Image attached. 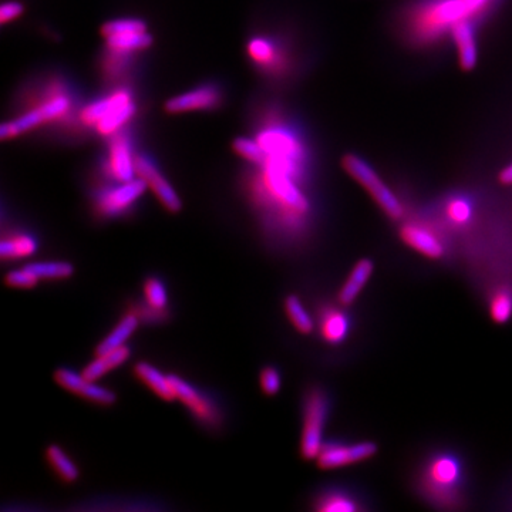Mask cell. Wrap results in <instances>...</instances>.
Masks as SVG:
<instances>
[{
  "instance_id": "obj_1",
  "label": "cell",
  "mask_w": 512,
  "mask_h": 512,
  "mask_svg": "<svg viewBox=\"0 0 512 512\" xmlns=\"http://www.w3.org/2000/svg\"><path fill=\"white\" fill-rule=\"evenodd\" d=\"M477 18L468 0H429L410 19V33L419 42L429 43L451 32L457 23Z\"/></svg>"
},
{
  "instance_id": "obj_2",
  "label": "cell",
  "mask_w": 512,
  "mask_h": 512,
  "mask_svg": "<svg viewBox=\"0 0 512 512\" xmlns=\"http://www.w3.org/2000/svg\"><path fill=\"white\" fill-rule=\"evenodd\" d=\"M70 110H72V99H70L69 94L63 92L62 86H57V89L55 87L53 92L47 94L42 104L33 107V109L26 111L25 114L16 117V119L8 121V123H3L2 128H0V136H2V140H12V138L35 130L36 127L42 126V124L63 119L70 113Z\"/></svg>"
},
{
  "instance_id": "obj_3",
  "label": "cell",
  "mask_w": 512,
  "mask_h": 512,
  "mask_svg": "<svg viewBox=\"0 0 512 512\" xmlns=\"http://www.w3.org/2000/svg\"><path fill=\"white\" fill-rule=\"evenodd\" d=\"M461 481V466L456 457L448 454L434 456L423 474V488L433 501L443 507H456Z\"/></svg>"
},
{
  "instance_id": "obj_4",
  "label": "cell",
  "mask_w": 512,
  "mask_h": 512,
  "mask_svg": "<svg viewBox=\"0 0 512 512\" xmlns=\"http://www.w3.org/2000/svg\"><path fill=\"white\" fill-rule=\"evenodd\" d=\"M343 168L350 177L355 178L357 183L362 185L372 195L373 200L377 202L382 208L384 214L389 215L394 221H399L403 218L404 208L399 198L394 195V192L384 184L382 178L376 173L375 168L372 167L362 157L356 154H348L342 161Z\"/></svg>"
},
{
  "instance_id": "obj_5",
  "label": "cell",
  "mask_w": 512,
  "mask_h": 512,
  "mask_svg": "<svg viewBox=\"0 0 512 512\" xmlns=\"http://www.w3.org/2000/svg\"><path fill=\"white\" fill-rule=\"evenodd\" d=\"M328 397L320 390H313L306 400L303 420L301 453L305 460H315L322 450L323 427L329 412Z\"/></svg>"
},
{
  "instance_id": "obj_6",
  "label": "cell",
  "mask_w": 512,
  "mask_h": 512,
  "mask_svg": "<svg viewBox=\"0 0 512 512\" xmlns=\"http://www.w3.org/2000/svg\"><path fill=\"white\" fill-rule=\"evenodd\" d=\"M266 156L286 158L305 164L306 150L295 133L282 126L265 128L258 137Z\"/></svg>"
},
{
  "instance_id": "obj_7",
  "label": "cell",
  "mask_w": 512,
  "mask_h": 512,
  "mask_svg": "<svg viewBox=\"0 0 512 512\" xmlns=\"http://www.w3.org/2000/svg\"><path fill=\"white\" fill-rule=\"evenodd\" d=\"M377 453V446L372 441H360L352 446H330L322 447L318 458V466L323 470H335V468L350 466V464L362 463L369 460Z\"/></svg>"
},
{
  "instance_id": "obj_8",
  "label": "cell",
  "mask_w": 512,
  "mask_h": 512,
  "mask_svg": "<svg viewBox=\"0 0 512 512\" xmlns=\"http://www.w3.org/2000/svg\"><path fill=\"white\" fill-rule=\"evenodd\" d=\"M136 174L138 177L146 181L151 191L156 194L158 201L163 204L165 210L170 212H178L181 210V200L178 198L177 192L168 183L167 178L158 171L156 164L146 156H136Z\"/></svg>"
},
{
  "instance_id": "obj_9",
  "label": "cell",
  "mask_w": 512,
  "mask_h": 512,
  "mask_svg": "<svg viewBox=\"0 0 512 512\" xmlns=\"http://www.w3.org/2000/svg\"><path fill=\"white\" fill-rule=\"evenodd\" d=\"M137 106L133 96L126 89L117 90L110 94V107L106 116L96 124L97 133L103 137H111L119 133L120 128L136 114Z\"/></svg>"
},
{
  "instance_id": "obj_10",
  "label": "cell",
  "mask_w": 512,
  "mask_h": 512,
  "mask_svg": "<svg viewBox=\"0 0 512 512\" xmlns=\"http://www.w3.org/2000/svg\"><path fill=\"white\" fill-rule=\"evenodd\" d=\"M55 379L64 389L84 397L89 402L101 404V406H110L116 402V394L87 379L83 373L79 375L70 369H59L56 370Z\"/></svg>"
},
{
  "instance_id": "obj_11",
  "label": "cell",
  "mask_w": 512,
  "mask_h": 512,
  "mask_svg": "<svg viewBox=\"0 0 512 512\" xmlns=\"http://www.w3.org/2000/svg\"><path fill=\"white\" fill-rule=\"evenodd\" d=\"M221 103V90L214 84H207L168 100L165 103V111L170 114H181L190 113V111L214 110Z\"/></svg>"
},
{
  "instance_id": "obj_12",
  "label": "cell",
  "mask_w": 512,
  "mask_h": 512,
  "mask_svg": "<svg viewBox=\"0 0 512 512\" xmlns=\"http://www.w3.org/2000/svg\"><path fill=\"white\" fill-rule=\"evenodd\" d=\"M147 187L146 181L143 178H138V180L127 181V183H120L117 187L110 188L100 197V211L106 215L121 214L144 194Z\"/></svg>"
},
{
  "instance_id": "obj_13",
  "label": "cell",
  "mask_w": 512,
  "mask_h": 512,
  "mask_svg": "<svg viewBox=\"0 0 512 512\" xmlns=\"http://www.w3.org/2000/svg\"><path fill=\"white\" fill-rule=\"evenodd\" d=\"M400 238L407 247L429 259H440L444 255V245L440 238L431 229L421 224L403 225L400 229Z\"/></svg>"
},
{
  "instance_id": "obj_14",
  "label": "cell",
  "mask_w": 512,
  "mask_h": 512,
  "mask_svg": "<svg viewBox=\"0 0 512 512\" xmlns=\"http://www.w3.org/2000/svg\"><path fill=\"white\" fill-rule=\"evenodd\" d=\"M107 165H109L111 177L119 183L133 180L134 174H136V157L131 153V147L126 137H113Z\"/></svg>"
},
{
  "instance_id": "obj_15",
  "label": "cell",
  "mask_w": 512,
  "mask_h": 512,
  "mask_svg": "<svg viewBox=\"0 0 512 512\" xmlns=\"http://www.w3.org/2000/svg\"><path fill=\"white\" fill-rule=\"evenodd\" d=\"M170 379L177 399H180L185 406L190 407L198 419L207 421V423H217V410L214 409L210 400L205 399L195 387L180 377L173 375L170 376Z\"/></svg>"
},
{
  "instance_id": "obj_16",
  "label": "cell",
  "mask_w": 512,
  "mask_h": 512,
  "mask_svg": "<svg viewBox=\"0 0 512 512\" xmlns=\"http://www.w3.org/2000/svg\"><path fill=\"white\" fill-rule=\"evenodd\" d=\"M450 33L457 46L458 62H460L461 69L470 72L478 62L476 29H474L473 20L467 19L457 23Z\"/></svg>"
},
{
  "instance_id": "obj_17",
  "label": "cell",
  "mask_w": 512,
  "mask_h": 512,
  "mask_svg": "<svg viewBox=\"0 0 512 512\" xmlns=\"http://www.w3.org/2000/svg\"><path fill=\"white\" fill-rule=\"evenodd\" d=\"M375 265L370 259H360L355 265V268L350 272L349 278L346 279L345 285L342 286L339 292V302L342 305L349 306L356 301L360 292L365 289L370 276L373 274Z\"/></svg>"
},
{
  "instance_id": "obj_18",
  "label": "cell",
  "mask_w": 512,
  "mask_h": 512,
  "mask_svg": "<svg viewBox=\"0 0 512 512\" xmlns=\"http://www.w3.org/2000/svg\"><path fill=\"white\" fill-rule=\"evenodd\" d=\"M134 370H136V375L140 377V380H143L161 399L167 400V402L177 399L170 376H164L160 370L146 362L138 363Z\"/></svg>"
},
{
  "instance_id": "obj_19",
  "label": "cell",
  "mask_w": 512,
  "mask_h": 512,
  "mask_svg": "<svg viewBox=\"0 0 512 512\" xmlns=\"http://www.w3.org/2000/svg\"><path fill=\"white\" fill-rule=\"evenodd\" d=\"M130 357V349L127 346H121L119 349L109 350V352L100 353L96 360H93L86 369L83 370L84 377L96 382L101 376L116 369Z\"/></svg>"
},
{
  "instance_id": "obj_20",
  "label": "cell",
  "mask_w": 512,
  "mask_h": 512,
  "mask_svg": "<svg viewBox=\"0 0 512 512\" xmlns=\"http://www.w3.org/2000/svg\"><path fill=\"white\" fill-rule=\"evenodd\" d=\"M107 46L117 52L130 53L138 50L148 49L153 45V37L148 30L146 32L123 33V35H113L106 37Z\"/></svg>"
},
{
  "instance_id": "obj_21",
  "label": "cell",
  "mask_w": 512,
  "mask_h": 512,
  "mask_svg": "<svg viewBox=\"0 0 512 512\" xmlns=\"http://www.w3.org/2000/svg\"><path fill=\"white\" fill-rule=\"evenodd\" d=\"M322 335L326 342L340 343L349 333V320L345 313L338 309H329L322 318Z\"/></svg>"
},
{
  "instance_id": "obj_22",
  "label": "cell",
  "mask_w": 512,
  "mask_h": 512,
  "mask_svg": "<svg viewBox=\"0 0 512 512\" xmlns=\"http://www.w3.org/2000/svg\"><path fill=\"white\" fill-rule=\"evenodd\" d=\"M138 326V318L133 313H128L120 320L119 325L113 329L107 338L103 339L97 348V353L109 352V350L119 349L124 346V342H127L128 338L136 332Z\"/></svg>"
},
{
  "instance_id": "obj_23",
  "label": "cell",
  "mask_w": 512,
  "mask_h": 512,
  "mask_svg": "<svg viewBox=\"0 0 512 512\" xmlns=\"http://www.w3.org/2000/svg\"><path fill=\"white\" fill-rule=\"evenodd\" d=\"M35 251V239L28 237V235H13L10 238H3L2 245H0V255H2L3 261L25 258V256L32 255Z\"/></svg>"
},
{
  "instance_id": "obj_24",
  "label": "cell",
  "mask_w": 512,
  "mask_h": 512,
  "mask_svg": "<svg viewBox=\"0 0 512 512\" xmlns=\"http://www.w3.org/2000/svg\"><path fill=\"white\" fill-rule=\"evenodd\" d=\"M248 55L252 62L261 67H274L278 63V50L274 43L269 42L265 37H254L248 43Z\"/></svg>"
},
{
  "instance_id": "obj_25",
  "label": "cell",
  "mask_w": 512,
  "mask_h": 512,
  "mask_svg": "<svg viewBox=\"0 0 512 512\" xmlns=\"http://www.w3.org/2000/svg\"><path fill=\"white\" fill-rule=\"evenodd\" d=\"M285 308L292 325L295 326L299 332L303 333V335L312 333L313 328H315V323H313L312 316L306 312L305 306H303L298 296H288V298H286Z\"/></svg>"
},
{
  "instance_id": "obj_26",
  "label": "cell",
  "mask_w": 512,
  "mask_h": 512,
  "mask_svg": "<svg viewBox=\"0 0 512 512\" xmlns=\"http://www.w3.org/2000/svg\"><path fill=\"white\" fill-rule=\"evenodd\" d=\"M47 460L55 468L56 473L67 483H73L79 477V470H77L76 464L70 460V457L59 446L47 448Z\"/></svg>"
},
{
  "instance_id": "obj_27",
  "label": "cell",
  "mask_w": 512,
  "mask_h": 512,
  "mask_svg": "<svg viewBox=\"0 0 512 512\" xmlns=\"http://www.w3.org/2000/svg\"><path fill=\"white\" fill-rule=\"evenodd\" d=\"M490 315L498 325H504L512 318V292L507 288H500L493 293L490 301Z\"/></svg>"
},
{
  "instance_id": "obj_28",
  "label": "cell",
  "mask_w": 512,
  "mask_h": 512,
  "mask_svg": "<svg viewBox=\"0 0 512 512\" xmlns=\"http://www.w3.org/2000/svg\"><path fill=\"white\" fill-rule=\"evenodd\" d=\"M316 510L323 512H355L359 511L355 498L342 493H328L320 498Z\"/></svg>"
},
{
  "instance_id": "obj_29",
  "label": "cell",
  "mask_w": 512,
  "mask_h": 512,
  "mask_svg": "<svg viewBox=\"0 0 512 512\" xmlns=\"http://www.w3.org/2000/svg\"><path fill=\"white\" fill-rule=\"evenodd\" d=\"M39 279H66L74 274V268L67 262H36L28 265Z\"/></svg>"
},
{
  "instance_id": "obj_30",
  "label": "cell",
  "mask_w": 512,
  "mask_h": 512,
  "mask_svg": "<svg viewBox=\"0 0 512 512\" xmlns=\"http://www.w3.org/2000/svg\"><path fill=\"white\" fill-rule=\"evenodd\" d=\"M235 153L239 157L245 158L249 163L259 164L264 163L266 154L264 148L259 144L258 140H251V138L238 137L232 144Z\"/></svg>"
},
{
  "instance_id": "obj_31",
  "label": "cell",
  "mask_w": 512,
  "mask_h": 512,
  "mask_svg": "<svg viewBox=\"0 0 512 512\" xmlns=\"http://www.w3.org/2000/svg\"><path fill=\"white\" fill-rule=\"evenodd\" d=\"M147 25L140 19L124 18L111 20L101 28V36L123 35V33L146 32Z\"/></svg>"
},
{
  "instance_id": "obj_32",
  "label": "cell",
  "mask_w": 512,
  "mask_h": 512,
  "mask_svg": "<svg viewBox=\"0 0 512 512\" xmlns=\"http://www.w3.org/2000/svg\"><path fill=\"white\" fill-rule=\"evenodd\" d=\"M448 220L457 225H466L473 217V207L463 197L453 198L446 207Z\"/></svg>"
},
{
  "instance_id": "obj_33",
  "label": "cell",
  "mask_w": 512,
  "mask_h": 512,
  "mask_svg": "<svg viewBox=\"0 0 512 512\" xmlns=\"http://www.w3.org/2000/svg\"><path fill=\"white\" fill-rule=\"evenodd\" d=\"M144 293H146L147 302L150 303L151 308L161 311L167 306V292H165L164 285L158 279H148L146 286H144Z\"/></svg>"
},
{
  "instance_id": "obj_34",
  "label": "cell",
  "mask_w": 512,
  "mask_h": 512,
  "mask_svg": "<svg viewBox=\"0 0 512 512\" xmlns=\"http://www.w3.org/2000/svg\"><path fill=\"white\" fill-rule=\"evenodd\" d=\"M39 281L40 279L30 271L28 266H25L23 269H18V271L9 272L5 278L6 285L10 286V288L19 289L35 288V286L39 284Z\"/></svg>"
},
{
  "instance_id": "obj_35",
  "label": "cell",
  "mask_w": 512,
  "mask_h": 512,
  "mask_svg": "<svg viewBox=\"0 0 512 512\" xmlns=\"http://www.w3.org/2000/svg\"><path fill=\"white\" fill-rule=\"evenodd\" d=\"M261 386L268 396H274V394L279 392V389H281V377H279V373L276 372L274 367H266V369L262 370Z\"/></svg>"
},
{
  "instance_id": "obj_36",
  "label": "cell",
  "mask_w": 512,
  "mask_h": 512,
  "mask_svg": "<svg viewBox=\"0 0 512 512\" xmlns=\"http://www.w3.org/2000/svg\"><path fill=\"white\" fill-rule=\"evenodd\" d=\"M23 5L19 2H6L3 3L2 9H0V22L2 25H8L9 22L18 19L22 16Z\"/></svg>"
},
{
  "instance_id": "obj_37",
  "label": "cell",
  "mask_w": 512,
  "mask_h": 512,
  "mask_svg": "<svg viewBox=\"0 0 512 512\" xmlns=\"http://www.w3.org/2000/svg\"><path fill=\"white\" fill-rule=\"evenodd\" d=\"M500 180L503 181V184L512 185V164L501 171Z\"/></svg>"
}]
</instances>
